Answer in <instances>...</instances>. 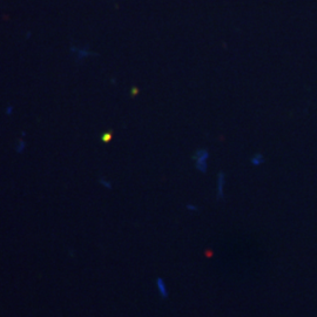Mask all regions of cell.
Listing matches in <instances>:
<instances>
[{"label":"cell","mask_w":317,"mask_h":317,"mask_svg":"<svg viewBox=\"0 0 317 317\" xmlns=\"http://www.w3.org/2000/svg\"><path fill=\"white\" fill-rule=\"evenodd\" d=\"M209 155H208V152L204 151V149H201V151H198L197 153H195L194 157L193 158L195 160V164H197V168L200 170L202 173H206L207 172V158Z\"/></svg>","instance_id":"cell-1"},{"label":"cell","mask_w":317,"mask_h":317,"mask_svg":"<svg viewBox=\"0 0 317 317\" xmlns=\"http://www.w3.org/2000/svg\"><path fill=\"white\" fill-rule=\"evenodd\" d=\"M155 285H157L158 293L161 296V298H167L169 296V291H168V289H167V285H166V283H164L163 278H161V277L157 278V281H155Z\"/></svg>","instance_id":"cell-2"},{"label":"cell","mask_w":317,"mask_h":317,"mask_svg":"<svg viewBox=\"0 0 317 317\" xmlns=\"http://www.w3.org/2000/svg\"><path fill=\"white\" fill-rule=\"evenodd\" d=\"M225 183H226V178H225V174L223 173H220L219 176H217V200H221L225 197V192H223V187H225Z\"/></svg>","instance_id":"cell-3"},{"label":"cell","mask_w":317,"mask_h":317,"mask_svg":"<svg viewBox=\"0 0 317 317\" xmlns=\"http://www.w3.org/2000/svg\"><path fill=\"white\" fill-rule=\"evenodd\" d=\"M263 161L264 158L261 154H256L253 158H251V162H253L254 166H260L261 163H263Z\"/></svg>","instance_id":"cell-4"},{"label":"cell","mask_w":317,"mask_h":317,"mask_svg":"<svg viewBox=\"0 0 317 317\" xmlns=\"http://www.w3.org/2000/svg\"><path fill=\"white\" fill-rule=\"evenodd\" d=\"M188 209H191V210H197V208L195 207H193V206H187Z\"/></svg>","instance_id":"cell-5"}]
</instances>
